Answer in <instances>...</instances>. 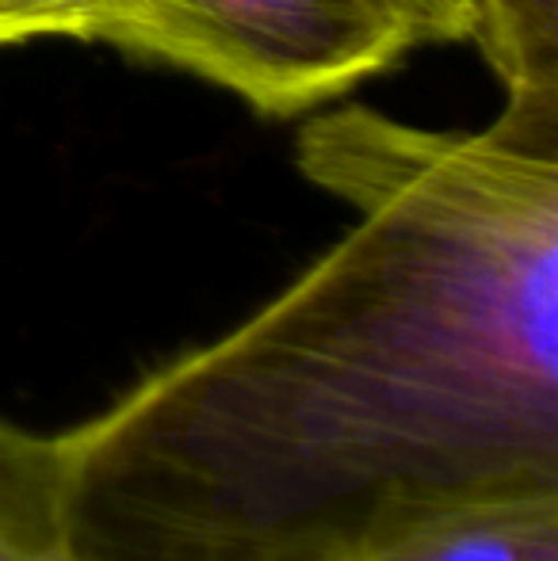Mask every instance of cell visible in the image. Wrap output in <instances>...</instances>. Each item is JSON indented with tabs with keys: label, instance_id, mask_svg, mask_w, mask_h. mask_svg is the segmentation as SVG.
<instances>
[{
	"label": "cell",
	"instance_id": "obj_4",
	"mask_svg": "<svg viewBox=\"0 0 558 561\" xmlns=\"http://www.w3.org/2000/svg\"><path fill=\"white\" fill-rule=\"evenodd\" d=\"M0 561H81L69 524V455L0 416Z\"/></svg>",
	"mask_w": 558,
	"mask_h": 561
},
{
	"label": "cell",
	"instance_id": "obj_2",
	"mask_svg": "<svg viewBox=\"0 0 558 561\" xmlns=\"http://www.w3.org/2000/svg\"><path fill=\"white\" fill-rule=\"evenodd\" d=\"M96 43L291 118L387 73L418 38L395 0H112Z\"/></svg>",
	"mask_w": 558,
	"mask_h": 561
},
{
	"label": "cell",
	"instance_id": "obj_5",
	"mask_svg": "<svg viewBox=\"0 0 558 561\" xmlns=\"http://www.w3.org/2000/svg\"><path fill=\"white\" fill-rule=\"evenodd\" d=\"M360 561H558V493L467 504Z\"/></svg>",
	"mask_w": 558,
	"mask_h": 561
},
{
	"label": "cell",
	"instance_id": "obj_7",
	"mask_svg": "<svg viewBox=\"0 0 558 561\" xmlns=\"http://www.w3.org/2000/svg\"><path fill=\"white\" fill-rule=\"evenodd\" d=\"M410 20L418 43H463L470 38V0H395Z\"/></svg>",
	"mask_w": 558,
	"mask_h": 561
},
{
	"label": "cell",
	"instance_id": "obj_3",
	"mask_svg": "<svg viewBox=\"0 0 558 561\" xmlns=\"http://www.w3.org/2000/svg\"><path fill=\"white\" fill-rule=\"evenodd\" d=\"M470 38L509 92L490 130L558 153V0H470Z\"/></svg>",
	"mask_w": 558,
	"mask_h": 561
},
{
	"label": "cell",
	"instance_id": "obj_1",
	"mask_svg": "<svg viewBox=\"0 0 558 561\" xmlns=\"http://www.w3.org/2000/svg\"><path fill=\"white\" fill-rule=\"evenodd\" d=\"M295 161L356 226L61 432L81 561H360L558 493V153L344 104Z\"/></svg>",
	"mask_w": 558,
	"mask_h": 561
},
{
	"label": "cell",
	"instance_id": "obj_6",
	"mask_svg": "<svg viewBox=\"0 0 558 561\" xmlns=\"http://www.w3.org/2000/svg\"><path fill=\"white\" fill-rule=\"evenodd\" d=\"M112 0H0V46L31 38H96Z\"/></svg>",
	"mask_w": 558,
	"mask_h": 561
}]
</instances>
